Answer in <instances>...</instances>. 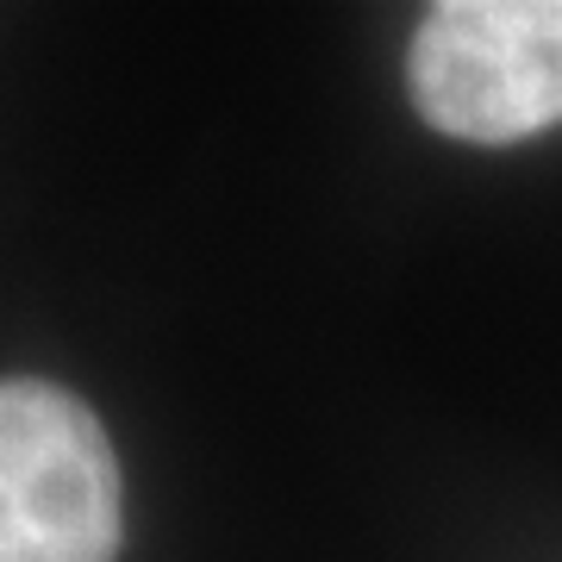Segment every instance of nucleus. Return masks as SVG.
I'll use <instances>...</instances> for the list:
<instances>
[{
    "mask_svg": "<svg viewBox=\"0 0 562 562\" xmlns=\"http://www.w3.org/2000/svg\"><path fill=\"white\" fill-rule=\"evenodd\" d=\"M406 88L431 132L519 144L562 125V0H443L406 50Z\"/></svg>",
    "mask_w": 562,
    "mask_h": 562,
    "instance_id": "1",
    "label": "nucleus"
},
{
    "mask_svg": "<svg viewBox=\"0 0 562 562\" xmlns=\"http://www.w3.org/2000/svg\"><path fill=\"white\" fill-rule=\"evenodd\" d=\"M120 557V462L101 419L50 382H0V562Z\"/></svg>",
    "mask_w": 562,
    "mask_h": 562,
    "instance_id": "2",
    "label": "nucleus"
}]
</instances>
